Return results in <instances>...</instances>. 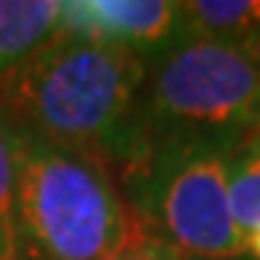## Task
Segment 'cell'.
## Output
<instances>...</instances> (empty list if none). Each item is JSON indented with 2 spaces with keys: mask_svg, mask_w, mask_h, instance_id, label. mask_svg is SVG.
I'll return each instance as SVG.
<instances>
[{
  "mask_svg": "<svg viewBox=\"0 0 260 260\" xmlns=\"http://www.w3.org/2000/svg\"><path fill=\"white\" fill-rule=\"evenodd\" d=\"M145 78L148 64L130 49L52 32L0 81V119L99 159L119 177L136 150Z\"/></svg>",
  "mask_w": 260,
  "mask_h": 260,
  "instance_id": "6da1fadb",
  "label": "cell"
},
{
  "mask_svg": "<svg viewBox=\"0 0 260 260\" xmlns=\"http://www.w3.org/2000/svg\"><path fill=\"white\" fill-rule=\"evenodd\" d=\"M12 145L20 257L104 260L130 223L113 171L29 130L12 127Z\"/></svg>",
  "mask_w": 260,
  "mask_h": 260,
  "instance_id": "7a4b0ae2",
  "label": "cell"
},
{
  "mask_svg": "<svg viewBox=\"0 0 260 260\" xmlns=\"http://www.w3.org/2000/svg\"><path fill=\"white\" fill-rule=\"evenodd\" d=\"M229 150L200 136H153L139 142L116 177L133 214L182 257L234 260L246 254L225 188Z\"/></svg>",
  "mask_w": 260,
  "mask_h": 260,
  "instance_id": "3957f363",
  "label": "cell"
},
{
  "mask_svg": "<svg viewBox=\"0 0 260 260\" xmlns=\"http://www.w3.org/2000/svg\"><path fill=\"white\" fill-rule=\"evenodd\" d=\"M257 93L260 61L254 55L220 41L179 38L148 67L136 148L153 136H200L234 148L249 130Z\"/></svg>",
  "mask_w": 260,
  "mask_h": 260,
  "instance_id": "277c9868",
  "label": "cell"
},
{
  "mask_svg": "<svg viewBox=\"0 0 260 260\" xmlns=\"http://www.w3.org/2000/svg\"><path fill=\"white\" fill-rule=\"evenodd\" d=\"M55 32L107 41L153 64L182 38L179 3L171 0H67Z\"/></svg>",
  "mask_w": 260,
  "mask_h": 260,
  "instance_id": "5b68a950",
  "label": "cell"
},
{
  "mask_svg": "<svg viewBox=\"0 0 260 260\" xmlns=\"http://www.w3.org/2000/svg\"><path fill=\"white\" fill-rule=\"evenodd\" d=\"M179 26H182V38L232 44L260 61V0L179 3Z\"/></svg>",
  "mask_w": 260,
  "mask_h": 260,
  "instance_id": "8992f818",
  "label": "cell"
},
{
  "mask_svg": "<svg viewBox=\"0 0 260 260\" xmlns=\"http://www.w3.org/2000/svg\"><path fill=\"white\" fill-rule=\"evenodd\" d=\"M58 0H0V81L55 32Z\"/></svg>",
  "mask_w": 260,
  "mask_h": 260,
  "instance_id": "52a82bcc",
  "label": "cell"
},
{
  "mask_svg": "<svg viewBox=\"0 0 260 260\" xmlns=\"http://www.w3.org/2000/svg\"><path fill=\"white\" fill-rule=\"evenodd\" d=\"M225 188L243 240L260 229V133L246 130L225 156Z\"/></svg>",
  "mask_w": 260,
  "mask_h": 260,
  "instance_id": "ba28073f",
  "label": "cell"
},
{
  "mask_svg": "<svg viewBox=\"0 0 260 260\" xmlns=\"http://www.w3.org/2000/svg\"><path fill=\"white\" fill-rule=\"evenodd\" d=\"M0 260L20 257L18 197H15V145L12 127L0 119Z\"/></svg>",
  "mask_w": 260,
  "mask_h": 260,
  "instance_id": "9c48e42d",
  "label": "cell"
},
{
  "mask_svg": "<svg viewBox=\"0 0 260 260\" xmlns=\"http://www.w3.org/2000/svg\"><path fill=\"white\" fill-rule=\"evenodd\" d=\"M104 260H182V254L177 249H171L156 232H150L130 208L127 232Z\"/></svg>",
  "mask_w": 260,
  "mask_h": 260,
  "instance_id": "30bf717a",
  "label": "cell"
},
{
  "mask_svg": "<svg viewBox=\"0 0 260 260\" xmlns=\"http://www.w3.org/2000/svg\"><path fill=\"white\" fill-rule=\"evenodd\" d=\"M246 254H251L254 260H260V229H254V232L246 237Z\"/></svg>",
  "mask_w": 260,
  "mask_h": 260,
  "instance_id": "8fae6325",
  "label": "cell"
},
{
  "mask_svg": "<svg viewBox=\"0 0 260 260\" xmlns=\"http://www.w3.org/2000/svg\"><path fill=\"white\" fill-rule=\"evenodd\" d=\"M249 130L260 133V93H257V99H254V107H251V121H249Z\"/></svg>",
  "mask_w": 260,
  "mask_h": 260,
  "instance_id": "7c38bea8",
  "label": "cell"
},
{
  "mask_svg": "<svg viewBox=\"0 0 260 260\" xmlns=\"http://www.w3.org/2000/svg\"><path fill=\"white\" fill-rule=\"evenodd\" d=\"M185 260H194V257H185Z\"/></svg>",
  "mask_w": 260,
  "mask_h": 260,
  "instance_id": "4fadbf2b",
  "label": "cell"
},
{
  "mask_svg": "<svg viewBox=\"0 0 260 260\" xmlns=\"http://www.w3.org/2000/svg\"><path fill=\"white\" fill-rule=\"evenodd\" d=\"M182 260H185V257H182Z\"/></svg>",
  "mask_w": 260,
  "mask_h": 260,
  "instance_id": "5bb4252c",
  "label": "cell"
}]
</instances>
